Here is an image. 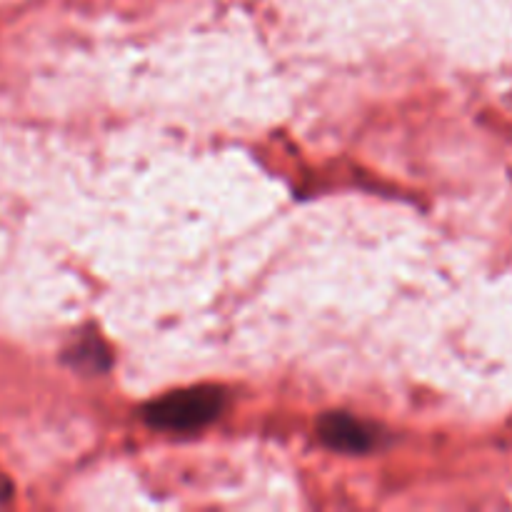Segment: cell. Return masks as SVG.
<instances>
[{
    "instance_id": "6da1fadb",
    "label": "cell",
    "mask_w": 512,
    "mask_h": 512,
    "mask_svg": "<svg viewBox=\"0 0 512 512\" xmlns=\"http://www.w3.org/2000/svg\"><path fill=\"white\" fill-rule=\"evenodd\" d=\"M225 393L213 385L178 390L165 398L153 400L143 410L145 420L155 430H170V433H193L205 428L223 413Z\"/></svg>"
},
{
    "instance_id": "7a4b0ae2",
    "label": "cell",
    "mask_w": 512,
    "mask_h": 512,
    "mask_svg": "<svg viewBox=\"0 0 512 512\" xmlns=\"http://www.w3.org/2000/svg\"><path fill=\"white\" fill-rule=\"evenodd\" d=\"M318 435L330 450L338 453H365L375 445V430L345 413H330L320 418Z\"/></svg>"
}]
</instances>
